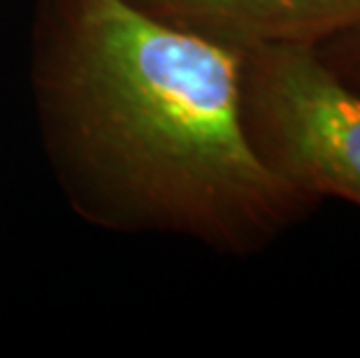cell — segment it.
<instances>
[{"label":"cell","instance_id":"1","mask_svg":"<svg viewBox=\"0 0 360 358\" xmlns=\"http://www.w3.org/2000/svg\"><path fill=\"white\" fill-rule=\"evenodd\" d=\"M30 91L68 203L105 231L251 256L316 205L244 131L242 51L128 0H37Z\"/></svg>","mask_w":360,"mask_h":358},{"label":"cell","instance_id":"2","mask_svg":"<svg viewBox=\"0 0 360 358\" xmlns=\"http://www.w3.org/2000/svg\"><path fill=\"white\" fill-rule=\"evenodd\" d=\"M242 121L256 154L290 186L360 205V94L314 47L242 51Z\"/></svg>","mask_w":360,"mask_h":358},{"label":"cell","instance_id":"3","mask_svg":"<svg viewBox=\"0 0 360 358\" xmlns=\"http://www.w3.org/2000/svg\"><path fill=\"white\" fill-rule=\"evenodd\" d=\"M170 26L233 47L319 44L360 21V0H128Z\"/></svg>","mask_w":360,"mask_h":358},{"label":"cell","instance_id":"4","mask_svg":"<svg viewBox=\"0 0 360 358\" xmlns=\"http://www.w3.org/2000/svg\"><path fill=\"white\" fill-rule=\"evenodd\" d=\"M314 51L335 77L360 94V21L314 44Z\"/></svg>","mask_w":360,"mask_h":358}]
</instances>
